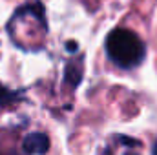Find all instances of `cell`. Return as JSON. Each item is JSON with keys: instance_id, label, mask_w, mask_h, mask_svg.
Segmentation results:
<instances>
[{"instance_id": "1", "label": "cell", "mask_w": 157, "mask_h": 155, "mask_svg": "<svg viewBox=\"0 0 157 155\" xmlns=\"http://www.w3.org/2000/svg\"><path fill=\"white\" fill-rule=\"evenodd\" d=\"M106 53L110 60L122 70H133L144 60V42L128 28H117L110 31L106 39Z\"/></svg>"}, {"instance_id": "2", "label": "cell", "mask_w": 157, "mask_h": 155, "mask_svg": "<svg viewBox=\"0 0 157 155\" xmlns=\"http://www.w3.org/2000/svg\"><path fill=\"white\" fill-rule=\"evenodd\" d=\"M22 150L28 155H44L49 150V139L46 133H40V131L29 133L22 141Z\"/></svg>"}, {"instance_id": "3", "label": "cell", "mask_w": 157, "mask_h": 155, "mask_svg": "<svg viewBox=\"0 0 157 155\" xmlns=\"http://www.w3.org/2000/svg\"><path fill=\"white\" fill-rule=\"evenodd\" d=\"M152 155H157V141L154 142V148H152Z\"/></svg>"}, {"instance_id": "4", "label": "cell", "mask_w": 157, "mask_h": 155, "mask_svg": "<svg viewBox=\"0 0 157 155\" xmlns=\"http://www.w3.org/2000/svg\"><path fill=\"white\" fill-rule=\"evenodd\" d=\"M0 155H22V153H17V152H9V153H0Z\"/></svg>"}]
</instances>
